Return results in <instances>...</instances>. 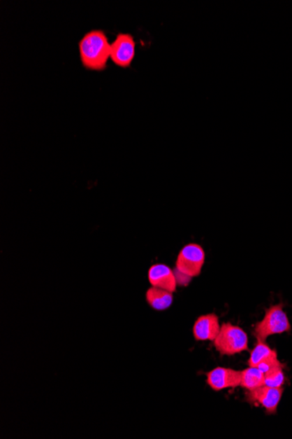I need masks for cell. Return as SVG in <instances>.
Segmentation results:
<instances>
[{"label":"cell","instance_id":"cell-1","mask_svg":"<svg viewBox=\"0 0 292 439\" xmlns=\"http://www.w3.org/2000/svg\"><path fill=\"white\" fill-rule=\"evenodd\" d=\"M80 58L83 67L89 71H103L110 58V43L103 30L86 33L79 41Z\"/></svg>","mask_w":292,"mask_h":439},{"label":"cell","instance_id":"cell-2","mask_svg":"<svg viewBox=\"0 0 292 439\" xmlns=\"http://www.w3.org/2000/svg\"><path fill=\"white\" fill-rule=\"evenodd\" d=\"M215 349L221 355H235L249 349V339L241 327L224 323L214 340Z\"/></svg>","mask_w":292,"mask_h":439},{"label":"cell","instance_id":"cell-3","mask_svg":"<svg viewBox=\"0 0 292 439\" xmlns=\"http://www.w3.org/2000/svg\"><path fill=\"white\" fill-rule=\"evenodd\" d=\"M291 330V323L284 311V305L279 304L270 306L266 309L262 321L256 323L254 333L257 340L265 342L267 337L270 336L290 333Z\"/></svg>","mask_w":292,"mask_h":439},{"label":"cell","instance_id":"cell-4","mask_svg":"<svg viewBox=\"0 0 292 439\" xmlns=\"http://www.w3.org/2000/svg\"><path fill=\"white\" fill-rule=\"evenodd\" d=\"M203 247L191 243L183 247L176 260L175 270L191 278L199 277L205 263Z\"/></svg>","mask_w":292,"mask_h":439},{"label":"cell","instance_id":"cell-5","mask_svg":"<svg viewBox=\"0 0 292 439\" xmlns=\"http://www.w3.org/2000/svg\"><path fill=\"white\" fill-rule=\"evenodd\" d=\"M136 41L128 33H119L110 43V59L118 67L130 68L136 55Z\"/></svg>","mask_w":292,"mask_h":439},{"label":"cell","instance_id":"cell-6","mask_svg":"<svg viewBox=\"0 0 292 439\" xmlns=\"http://www.w3.org/2000/svg\"><path fill=\"white\" fill-rule=\"evenodd\" d=\"M284 389L271 388V386H263L256 389L250 390L247 395V400L249 403H257L262 405L266 410V413L273 414L277 412L278 404H279Z\"/></svg>","mask_w":292,"mask_h":439},{"label":"cell","instance_id":"cell-7","mask_svg":"<svg viewBox=\"0 0 292 439\" xmlns=\"http://www.w3.org/2000/svg\"><path fill=\"white\" fill-rule=\"evenodd\" d=\"M207 384L214 391L226 389H235L241 385L242 371L232 368H217L207 375Z\"/></svg>","mask_w":292,"mask_h":439},{"label":"cell","instance_id":"cell-8","mask_svg":"<svg viewBox=\"0 0 292 439\" xmlns=\"http://www.w3.org/2000/svg\"><path fill=\"white\" fill-rule=\"evenodd\" d=\"M148 280L152 287L165 289L170 292H175L177 281L175 272L164 264H155L148 271Z\"/></svg>","mask_w":292,"mask_h":439},{"label":"cell","instance_id":"cell-9","mask_svg":"<svg viewBox=\"0 0 292 439\" xmlns=\"http://www.w3.org/2000/svg\"><path fill=\"white\" fill-rule=\"evenodd\" d=\"M221 326L217 315L200 316L194 323L193 333L194 339L198 341H214L220 333Z\"/></svg>","mask_w":292,"mask_h":439},{"label":"cell","instance_id":"cell-10","mask_svg":"<svg viewBox=\"0 0 292 439\" xmlns=\"http://www.w3.org/2000/svg\"><path fill=\"white\" fill-rule=\"evenodd\" d=\"M146 302L156 311H165L172 305L173 295L165 289L152 287L149 288L145 295Z\"/></svg>","mask_w":292,"mask_h":439},{"label":"cell","instance_id":"cell-11","mask_svg":"<svg viewBox=\"0 0 292 439\" xmlns=\"http://www.w3.org/2000/svg\"><path fill=\"white\" fill-rule=\"evenodd\" d=\"M265 385L264 374L258 368L249 367L242 371V388L247 390H253Z\"/></svg>","mask_w":292,"mask_h":439},{"label":"cell","instance_id":"cell-12","mask_svg":"<svg viewBox=\"0 0 292 439\" xmlns=\"http://www.w3.org/2000/svg\"><path fill=\"white\" fill-rule=\"evenodd\" d=\"M256 346L250 354V358L248 361L249 367H257L262 362L265 361L268 358L277 354V351L271 349L263 341L257 340Z\"/></svg>","mask_w":292,"mask_h":439},{"label":"cell","instance_id":"cell-13","mask_svg":"<svg viewBox=\"0 0 292 439\" xmlns=\"http://www.w3.org/2000/svg\"><path fill=\"white\" fill-rule=\"evenodd\" d=\"M284 367H277L264 374L265 379V386H271V388H282L285 382V376L284 372Z\"/></svg>","mask_w":292,"mask_h":439}]
</instances>
